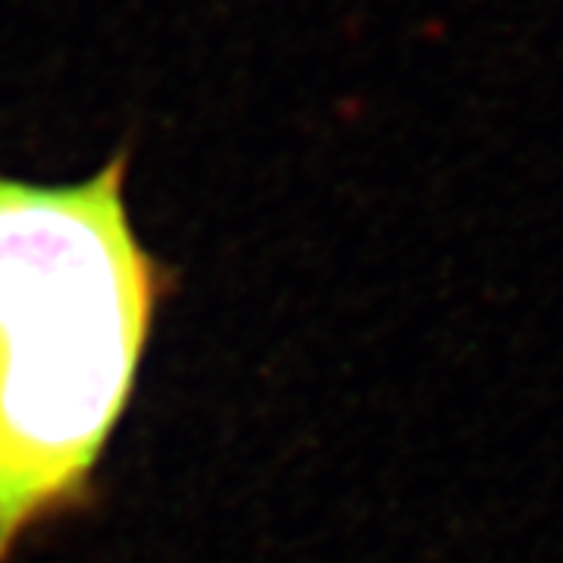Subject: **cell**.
<instances>
[{
	"mask_svg": "<svg viewBox=\"0 0 563 563\" xmlns=\"http://www.w3.org/2000/svg\"><path fill=\"white\" fill-rule=\"evenodd\" d=\"M125 173L129 154L76 185L0 173V563L91 498L169 288Z\"/></svg>",
	"mask_w": 563,
	"mask_h": 563,
	"instance_id": "1",
	"label": "cell"
}]
</instances>
